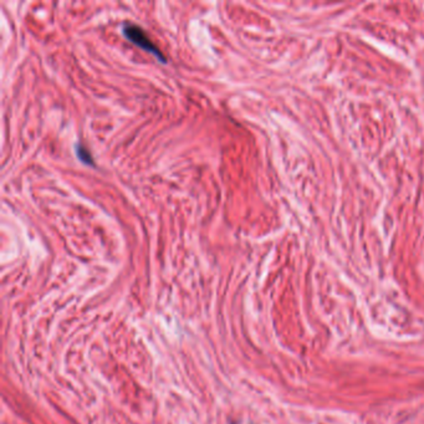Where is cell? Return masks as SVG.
<instances>
[{
    "mask_svg": "<svg viewBox=\"0 0 424 424\" xmlns=\"http://www.w3.org/2000/svg\"><path fill=\"white\" fill-rule=\"evenodd\" d=\"M74 148H75L76 157H77V159L81 162V163L85 164V166H91V167L96 166L95 161H93L92 154H91V152L88 151L87 148L82 145V143L76 142Z\"/></svg>",
    "mask_w": 424,
    "mask_h": 424,
    "instance_id": "cell-2",
    "label": "cell"
},
{
    "mask_svg": "<svg viewBox=\"0 0 424 424\" xmlns=\"http://www.w3.org/2000/svg\"><path fill=\"white\" fill-rule=\"evenodd\" d=\"M121 30L125 38L127 39L130 43L135 44L136 46L141 48L142 50L150 52V54L156 57L157 61H159L161 64H167V59L163 55V52H162L161 49L152 41L147 31H146L142 26L135 24V23L125 22L121 26Z\"/></svg>",
    "mask_w": 424,
    "mask_h": 424,
    "instance_id": "cell-1",
    "label": "cell"
}]
</instances>
